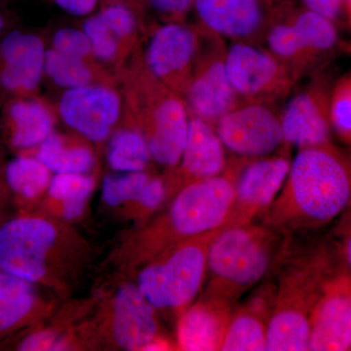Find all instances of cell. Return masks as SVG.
I'll return each instance as SVG.
<instances>
[{"label": "cell", "instance_id": "cell-1", "mask_svg": "<svg viewBox=\"0 0 351 351\" xmlns=\"http://www.w3.org/2000/svg\"><path fill=\"white\" fill-rule=\"evenodd\" d=\"M239 166L237 156L221 175L181 189L163 211L127 233L108 262L125 277L171 247L228 225Z\"/></svg>", "mask_w": 351, "mask_h": 351}, {"label": "cell", "instance_id": "cell-2", "mask_svg": "<svg viewBox=\"0 0 351 351\" xmlns=\"http://www.w3.org/2000/svg\"><path fill=\"white\" fill-rule=\"evenodd\" d=\"M93 261L91 245L63 219L21 211L0 223V269L69 297Z\"/></svg>", "mask_w": 351, "mask_h": 351}, {"label": "cell", "instance_id": "cell-3", "mask_svg": "<svg viewBox=\"0 0 351 351\" xmlns=\"http://www.w3.org/2000/svg\"><path fill=\"white\" fill-rule=\"evenodd\" d=\"M351 208V152L334 143L302 147L263 223L289 233L317 230Z\"/></svg>", "mask_w": 351, "mask_h": 351}, {"label": "cell", "instance_id": "cell-4", "mask_svg": "<svg viewBox=\"0 0 351 351\" xmlns=\"http://www.w3.org/2000/svg\"><path fill=\"white\" fill-rule=\"evenodd\" d=\"M117 80L121 83L122 120L143 134L154 162L166 170L175 167L188 138L186 101L152 75L140 51L120 71Z\"/></svg>", "mask_w": 351, "mask_h": 351}, {"label": "cell", "instance_id": "cell-5", "mask_svg": "<svg viewBox=\"0 0 351 351\" xmlns=\"http://www.w3.org/2000/svg\"><path fill=\"white\" fill-rule=\"evenodd\" d=\"M286 237L263 221L226 226L210 245V280L203 293L235 304L280 258Z\"/></svg>", "mask_w": 351, "mask_h": 351}, {"label": "cell", "instance_id": "cell-6", "mask_svg": "<svg viewBox=\"0 0 351 351\" xmlns=\"http://www.w3.org/2000/svg\"><path fill=\"white\" fill-rule=\"evenodd\" d=\"M288 262L274 289L267 350H308L311 314L328 277L336 269L331 249L325 243Z\"/></svg>", "mask_w": 351, "mask_h": 351}, {"label": "cell", "instance_id": "cell-7", "mask_svg": "<svg viewBox=\"0 0 351 351\" xmlns=\"http://www.w3.org/2000/svg\"><path fill=\"white\" fill-rule=\"evenodd\" d=\"M92 308L75 326L82 350L144 351L165 336L156 307L125 277L95 298Z\"/></svg>", "mask_w": 351, "mask_h": 351}, {"label": "cell", "instance_id": "cell-8", "mask_svg": "<svg viewBox=\"0 0 351 351\" xmlns=\"http://www.w3.org/2000/svg\"><path fill=\"white\" fill-rule=\"evenodd\" d=\"M228 226L175 245L136 270V284L159 313L177 321L195 302L208 276L210 245Z\"/></svg>", "mask_w": 351, "mask_h": 351}, {"label": "cell", "instance_id": "cell-9", "mask_svg": "<svg viewBox=\"0 0 351 351\" xmlns=\"http://www.w3.org/2000/svg\"><path fill=\"white\" fill-rule=\"evenodd\" d=\"M226 69L235 93L248 103L272 105L285 98L297 82L267 48L258 44L230 43Z\"/></svg>", "mask_w": 351, "mask_h": 351}, {"label": "cell", "instance_id": "cell-10", "mask_svg": "<svg viewBox=\"0 0 351 351\" xmlns=\"http://www.w3.org/2000/svg\"><path fill=\"white\" fill-rule=\"evenodd\" d=\"M201 31L199 54L184 100L191 114L215 127L221 117L243 101L235 93L226 73V39Z\"/></svg>", "mask_w": 351, "mask_h": 351}, {"label": "cell", "instance_id": "cell-11", "mask_svg": "<svg viewBox=\"0 0 351 351\" xmlns=\"http://www.w3.org/2000/svg\"><path fill=\"white\" fill-rule=\"evenodd\" d=\"M202 31L186 23H164L154 29L143 53L145 66L184 99L199 54Z\"/></svg>", "mask_w": 351, "mask_h": 351}, {"label": "cell", "instance_id": "cell-12", "mask_svg": "<svg viewBox=\"0 0 351 351\" xmlns=\"http://www.w3.org/2000/svg\"><path fill=\"white\" fill-rule=\"evenodd\" d=\"M226 149L239 157L269 156L284 145L281 113L272 105L243 101L215 125Z\"/></svg>", "mask_w": 351, "mask_h": 351}, {"label": "cell", "instance_id": "cell-13", "mask_svg": "<svg viewBox=\"0 0 351 351\" xmlns=\"http://www.w3.org/2000/svg\"><path fill=\"white\" fill-rule=\"evenodd\" d=\"M59 113L64 123L91 144L108 142L123 117L121 93L110 84H90L64 92Z\"/></svg>", "mask_w": 351, "mask_h": 351}, {"label": "cell", "instance_id": "cell-14", "mask_svg": "<svg viewBox=\"0 0 351 351\" xmlns=\"http://www.w3.org/2000/svg\"><path fill=\"white\" fill-rule=\"evenodd\" d=\"M274 0H195L198 25L232 43L262 45L276 17Z\"/></svg>", "mask_w": 351, "mask_h": 351}, {"label": "cell", "instance_id": "cell-15", "mask_svg": "<svg viewBox=\"0 0 351 351\" xmlns=\"http://www.w3.org/2000/svg\"><path fill=\"white\" fill-rule=\"evenodd\" d=\"M285 156L239 157L234 203L228 225H247L263 216L280 193L290 170Z\"/></svg>", "mask_w": 351, "mask_h": 351}, {"label": "cell", "instance_id": "cell-16", "mask_svg": "<svg viewBox=\"0 0 351 351\" xmlns=\"http://www.w3.org/2000/svg\"><path fill=\"white\" fill-rule=\"evenodd\" d=\"M332 85L318 76L295 94L281 113L284 145L302 147L332 143Z\"/></svg>", "mask_w": 351, "mask_h": 351}, {"label": "cell", "instance_id": "cell-17", "mask_svg": "<svg viewBox=\"0 0 351 351\" xmlns=\"http://www.w3.org/2000/svg\"><path fill=\"white\" fill-rule=\"evenodd\" d=\"M351 348V272H332L316 302L309 325L308 350L346 351Z\"/></svg>", "mask_w": 351, "mask_h": 351}, {"label": "cell", "instance_id": "cell-18", "mask_svg": "<svg viewBox=\"0 0 351 351\" xmlns=\"http://www.w3.org/2000/svg\"><path fill=\"white\" fill-rule=\"evenodd\" d=\"M45 53L38 34L14 29L0 39V108L10 99L36 96Z\"/></svg>", "mask_w": 351, "mask_h": 351}, {"label": "cell", "instance_id": "cell-19", "mask_svg": "<svg viewBox=\"0 0 351 351\" xmlns=\"http://www.w3.org/2000/svg\"><path fill=\"white\" fill-rule=\"evenodd\" d=\"M226 147L211 124L189 113L188 138L181 159L164 173L167 199L193 182L216 177L228 167Z\"/></svg>", "mask_w": 351, "mask_h": 351}, {"label": "cell", "instance_id": "cell-20", "mask_svg": "<svg viewBox=\"0 0 351 351\" xmlns=\"http://www.w3.org/2000/svg\"><path fill=\"white\" fill-rule=\"evenodd\" d=\"M101 199L106 206L119 209L140 226L166 204L165 181L163 176L151 171L114 172L104 178Z\"/></svg>", "mask_w": 351, "mask_h": 351}, {"label": "cell", "instance_id": "cell-21", "mask_svg": "<svg viewBox=\"0 0 351 351\" xmlns=\"http://www.w3.org/2000/svg\"><path fill=\"white\" fill-rule=\"evenodd\" d=\"M39 288L0 269V341L29 331L54 315L56 304Z\"/></svg>", "mask_w": 351, "mask_h": 351}, {"label": "cell", "instance_id": "cell-22", "mask_svg": "<svg viewBox=\"0 0 351 351\" xmlns=\"http://www.w3.org/2000/svg\"><path fill=\"white\" fill-rule=\"evenodd\" d=\"M234 304L203 293L178 317L176 346L184 351L221 350Z\"/></svg>", "mask_w": 351, "mask_h": 351}, {"label": "cell", "instance_id": "cell-23", "mask_svg": "<svg viewBox=\"0 0 351 351\" xmlns=\"http://www.w3.org/2000/svg\"><path fill=\"white\" fill-rule=\"evenodd\" d=\"M55 125L52 108L38 96L10 99L0 108L2 142L20 154L36 149L54 132Z\"/></svg>", "mask_w": 351, "mask_h": 351}, {"label": "cell", "instance_id": "cell-24", "mask_svg": "<svg viewBox=\"0 0 351 351\" xmlns=\"http://www.w3.org/2000/svg\"><path fill=\"white\" fill-rule=\"evenodd\" d=\"M274 293H263L233 311L221 350H267V328Z\"/></svg>", "mask_w": 351, "mask_h": 351}, {"label": "cell", "instance_id": "cell-25", "mask_svg": "<svg viewBox=\"0 0 351 351\" xmlns=\"http://www.w3.org/2000/svg\"><path fill=\"white\" fill-rule=\"evenodd\" d=\"M91 143L78 135L53 132L31 154L53 174H93L97 157Z\"/></svg>", "mask_w": 351, "mask_h": 351}, {"label": "cell", "instance_id": "cell-26", "mask_svg": "<svg viewBox=\"0 0 351 351\" xmlns=\"http://www.w3.org/2000/svg\"><path fill=\"white\" fill-rule=\"evenodd\" d=\"M96 186L93 174H53L39 211L71 223L82 218Z\"/></svg>", "mask_w": 351, "mask_h": 351}, {"label": "cell", "instance_id": "cell-27", "mask_svg": "<svg viewBox=\"0 0 351 351\" xmlns=\"http://www.w3.org/2000/svg\"><path fill=\"white\" fill-rule=\"evenodd\" d=\"M292 5V4H288ZM278 6L276 17L265 34L263 43L292 73L295 82L313 71L317 58L304 45L294 27L286 17V7Z\"/></svg>", "mask_w": 351, "mask_h": 351}, {"label": "cell", "instance_id": "cell-28", "mask_svg": "<svg viewBox=\"0 0 351 351\" xmlns=\"http://www.w3.org/2000/svg\"><path fill=\"white\" fill-rule=\"evenodd\" d=\"M52 177V171L32 154H19L6 163L7 186L21 211H32L39 206Z\"/></svg>", "mask_w": 351, "mask_h": 351}, {"label": "cell", "instance_id": "cell-29", "mask_svg": "<svg viewBox=\"0 0 351 351\" xmlns=\"http://www.w3.org/2000/svg\"><path fill=\"white\" fill-rule=\"evenodd\" d=\"M44 75L57 86L66 89L90 84L113 85L114 82L103 64L68 56L51 47L46 49Z\"/></svg>", "mask_w": 351, "mask_h": 351}, {"label": "cell", "instance_id": "cell-30", "mask_svg": "<svg viewBox=\"0 0 351 351\" xmlns=\"http://www.w3.org/2000/svg\"><path fill=\"white\" fill-rule=\"evenodd\" d=\"M107 160L114 172L149 171L154 161L143 134L122 119L108 138Z\"/></svg>", "mask_w": 351, "mask_h": 351}, {"label": "cell", "instance_id": "cell-31", "mask_svg": "<svg viewBox=\"0 0 351 351\" xmlns=\"http://www.w3.org/2000/svg\"><path fill=\"white\" fill-rule=\"evenodd\" d=\"M286 17L299 34L302 43L311 50L318 61L327 56L339 41L336 22L301 7H286Z\"/></svg>", "mask_w": 351, "mask_h": 351}, {"label": "cell", "instance_id": "cell-32", "mask_svg": "<svg viewBox=\"0 0 351 351\" xmlns=\"http://www.w3.org/2000/svg\"><path fill=\"white\" fill-rule=\"evenodd\" d=\"M82 31L89 39L97 61L103 66H113L117 80L120 71L131 60L119 39L104 22L99 13L90 15L84 20Z\"/></svg>", "mask_w": 351, "mask_h": 351}, {"label": "cell", "instance_id": "cell-33", "mask_svg": "<svg viewBox=\"0 0 351 351\" xmlns=\"http://www.w3.org/2000/svg\"><path fill=\"white\" fill-rule=\"evenodd\" d=\"M331 122L334 134L351 147V73L332 85Z\"/></svg>", "mask_w": 351, "mask_h": 351}, {"label": "cell", "instance_id": "cell-34", "mask_svg": "<svg viewBox=\"0 0 351 351\" xmlns=\"http://www.w3.org/2000/svg\"><path fill=\"white\" fill-rule=\"evenodd\" d=\"M51 48L68 56L99 63L94 56L89 39L82 29L80 31L71 27L60 29L53 36Z\"/></svg>", "mask_w": 351, "mask_h": 351}, {"label": "cell", "instance_id": "cell-35", "mask_svg": "<svg viewBox=\"0 0 351 351\" xmlns=\"http://www.w3.org/2000/svg\"><path fill=\"white\" fill-rule=\"evenodd\" d=\"M195 0H145L164 23H186V17L195 6Z\"/></svg>", "mask_w": 351, "mask_h": 351}, {"label": "cell", "instance_id": "cell-36", "mask_svg": "<svg viewBox=\"0 0 351 351\" xmlns=\"http://www.w3.org/2000/svg\"><path fill=\"white\" fill-rule=\"evenodd\" d=\"M332 246L351 272V208L337 221L332 230Z\"/></svg>", "mask_w": 351, "mask_h": 351}, {"label": "cell", "instance_id": "cell-37", "mask_svg": "<svg viewBox=\"0 0 351 351\" xmlns=\"http://www.w3.org/2000/svg\"><path fill=\"white\" fill-rule=\"evenodd\" d=\"M301 2L304 8L321 14L336 23L343 14L345 0H301Z\"/></svg>", "mask_w": 351, "mask_h": 351}, {"label": "cell", "instance_id": "cell-38", "mask_svg": "<svg viewBox=\"0 0 351 351\" xmlns=\"http://www.w3.org/2000/svg\"><path fill=\"white\" fill-rule=\"evenodd\" d=\"M6 163L5 147H4V143L0 138V223L7 219V211L12 201L5 179Z\"/></svg>", "mask_w": 351, "mask_h": 351}, {"label": "cell", "instance_id": "cell-39", "mask_svg": "<svg viewBox=\"0 0 351 351\" xmlns=\"http://www.w3.org/2000/svg\"><path fill=\"white\" fill-rule=\"evenodd\" d=\"M64 12L78 17L91 15L100 0H52Z\"/></svg>", "mask_w": 351, "mask_h": 351}, {"label": "cell", "instance_id": "cell-40", "mask_svg": "<svg viewBox=\"0 0 351 351\" xmlns=\"http://www.w3.org/2000/svg\"><path fill=\"white\" fill-rule=\"evenodd\" d=\"M101 4L121 3L132 7L138 13L144 12L147 3L145 0H100Z\"/></svg>", "mask_w": 351, "mask_h": 351}, {"label": "cell", "instance_id": "cell-41", "mask_svg": "<svg viewBox=\"0 0 351 351\" xmlns=\"http://www.w3.org/2000/svg\"><path fill=\"white\" fill-rule=\"evenodd\" d=\"M9 20L4 9L0 5V39L8 32Z\"/></svg>", "mask_w": 351, "mask_h": 351}, {"label": "cell", "instance_id": "cell-42", "mask_svg": "<svg viewBox=\"0 0 351 351\" xmlns=\"http://www.w3.org/2000/svg\"><path fill=\"white\" fill-rule=\"evenodd\" d=\"M343 15L346 16V22L351 29V0H345L343 2Z\"/></svg>", "mask_w": 351, "mask_h": 351}, {"label": "cell", "instance_id": "cell-43", "mask_svg": "<svg viewBox=\"0 0 351 351\" xmlns=\"http://www.w3.org/2000/svg\"><path fill=\"white\" fill-rule=\"evenodd\" d=\"M277 6L287 5V4H292L291 0H274Z\"/></svg>", "mask_w": 351, "mask_h": 351}, {"label": "cell", "instance_id": "cell-44", "mask_svg": "<svg viewBox=\"0 0 351 351\" xmlns=\"http://www.w3.org/2000/svg\"><path fill=\"white\" fill-rule=\"evenodd\" d=\"M350 350H351V348H350Z\"/></svg>", "mask_w": 351, "mask_h": 351}]
</instances>
